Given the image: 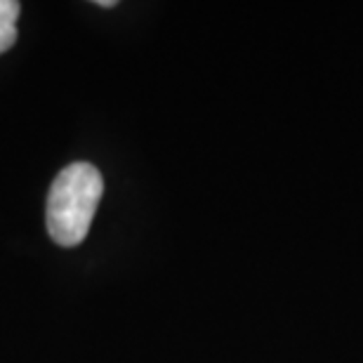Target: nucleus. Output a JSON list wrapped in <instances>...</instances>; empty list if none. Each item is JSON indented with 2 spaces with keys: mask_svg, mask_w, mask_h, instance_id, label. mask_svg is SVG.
Returning <instances> with one entry per match:
<instances>
[{
  "mask_svg": "<svg viewBox=\"0 0 363 363\" xmlns=\"http://www.w3.org/2000/svg\"><path fill=\"white\" fill-rule=\"evenodd\" d=\"M104 194V179L92 163H71L55 177L48 194V231L57 245L74 248L88 236Z\"/></svg>",
  "mask_w": 363,
  "mask_h": 363,
  "instance_id": "obj_1",
  "label": "nucleus"
},
{
  "mask_svg": "<svg viewBox=\"0 0 363 363\" xmlns=\"http://www.w3.org/2000/svg\"><path fill=\"white\" fill-rule=\"evenodd\" d=\"M21 5L17 0H0V55L17 43V19Z\"/></svg>",
  "mask_w": 363,
  "mask_h": 363,
  "instance_id": "obj_2",
  "label": "nucleus"
},
{
  "mask_svg": "<svg viewBox=\"0 0 363 363\" xmlns=\"http://www.w3.org/2000/svg\"><path fill=\"white\" fill-rule=\"evenodd\" d=\"M97 5H99V7H113V5H116V0H99Z\"/></svg>",
  "mask_w": 363,
  "mask_h": 363,
  "instance_id": "obj_3",
  "label": "nucleus"
}]
</instances>
